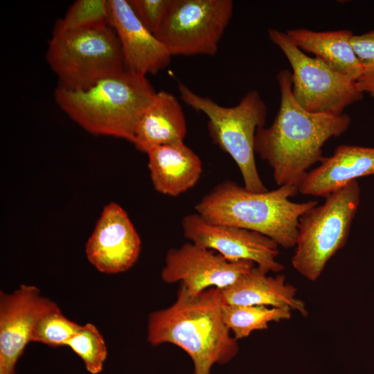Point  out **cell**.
<instances>
[{"mask_svg":"<svg viewBox=\"0 0 374 374\" xmlns=\"http://www.w3.org/2000/svg\"><path fill=\"white\" fill-rule=\"evenodd\" d=\"M276 78L279 109L270 126L257 130L254 150L271 168L278 186L298 187L309 168L324 157L326 142L346 132L351 118L345 113L333 115L304 109L293 96L291 71L280 70Z\"/></svg>","mask_w":374,"mask_h":374,"instance_id":"obj_1","label":"cell"},{"mask_svg":"<svg viewBox=\"0 0 374 374\" xmlns=\"http://www.w3.org/2000/svg\"><path fill=\"white\" fill-rule=\"evenodd\" d=\"M221 290L208 288L195 296L180 284L175 301L149 314L148 342L152 346L171 344L184 350L194 366L193 374H211L215 364H226L239 346L225 324Z\"/></svg>","mask_w":374,"mask_h":374,"instance_id":"obj_2","label":"cell"},{"mask_svg":"<svg viewBox=\"0 0 374 374\" xmlns=\"http://www.w3.org/2000/svg\"><path fill=\"white\" fill-rule=\"evenodd\" d=\"M157 92L146 76L129 70L82 88L58 85L59 107L86 131L133 143L136 125Z\"/></svg>","mask_w":374,"mask_h":374,"instance_id":"obj_3","label":"cell"},{"mask_svg":"<svg viewBox=\"0 0 374 374\" xmlns=\"http://www.w3.org/2000/svg\"><path fill=\"white\" fill-rule=\"evenodd\" d=\"M298 193V187L288 185L251 192L227 180L205 195L195 209L211 222L258 232L288 249L296 245L299 217L318 203L292 202L290 198Z\"/></svg>","mask_w":374,"mask_h":374,"instance_id":"obj_4","label":"cell"},{"mask_svg":"<svg viewBox=\"0 0 374 374\" xmlns=\"http://www.w3.org/2000/svg\"><path fill=\"white\" fill-rule=\"evenodd\" d=\"M184 103L208 118L207 129L213 143L229 154L238 166L249 191H267L260 177L255 161L254 140L258 128L265 125L267 105L256 90L248 91L239 103L224 107L209 97L197 94L179 82Z\"/></svg>","mask_w":374,"mask_h":374,"instance_id":"obj_5","label":"cell"},{"mask_svg":"<svg viewBox=\"0 0 374 374\" xmlns=\"http://www.w3.org/2000/svg\"><path fill=\"white\" fill-rule=\"evenodd\" d=\"M360 193L357 181H350L299 217L292 265L308 280H317L330 259L346 244Z\"/></svg>","mask_w":374,"mask_h":374,"instance_id":"obj_6","label":"cell"},{"mask_svg":"<svg viewBox=\"0 0 374 374\" xmlns=\"http://www.w3.org/2000/svg\"><path fill=\"white\" fill-rule=\"evenodd\" d=\"M46 61L59 84L82 88L125 70L118 37L111 26L71 30H53Z\"/></svg>","mask_w":374,"mask_h":374,"instance_id":"obj_7","label":"cell"},{"mask_svg":"<svg viewBox=\"0 0 374 374\" xmlns=\"http://www.w3.org/2000/svg\"><path fill=\"white\" fill-rule=\"evenodd\" d=\"M269 39L285 55L291 68L292 92L304 109L333 115L363 98L355 81L335 71L317 57H310L285 32L268 30Z\"/></svg>","mask_w":374,"mask_h":374,"instance_id":"obj_8","label":"cell"},{"mask_svg":"<svg viewBox=\"0 0 374 374\" xmlns=\"http://www.w3.org/2000/svg\"><path fill=\"white\" fill-rule=\"evenodd\" d=\"M233 10L231 0H172L154 35L172 55H214Z\"/></svg>","mask_w":374,"mask_h":374,"instance_id":"obj_9","label":"cell"},{"mask_svg":"<svg viewBox=\"0 0 374 374\" xmlns=\"http://www.w3.org/2000/svg\"><path fill=\"white\" fill-rule=\"evenodd\" d=\"M185 238L215 251L229 261L251 260L266 272L277 273L284 266L276 260L278 244L272 239L248 229L211 222L197 213L181 221Z\"/></svg>","mask_w":374,"mask_h":374,"instance_id":"obj_10","label":"cell"},{"mask_svg":"<svg viewBox=\"0 0 374 374\" xmlns=\"http://www.w3.org/2000/svg\"><path fill=\"white\" fill-rule=\"evenodd\" d=\"M255 265L251 260L229 261L190 242L168 251L161 278L168 284L179 282L190 296H195L211 287L222 290L231 285Z\"/></svg>","mask_w":374,"mask_h":374,"instance_id":"obj_11","label":"cell"},{"mask_svg":"<svg viewBox=\"0 0 374 374\" xmlns=\"http://www.w3.org/2000/svg\"><path fill=\"white\" fill-rule=\"evenodd\" d=\"M141 240L126 211L115 202L107 204L85 245L89 262L100 272L126 271L137 261Z\"/></svg>","mask_w":374,"mask_h":374,"instance_id":"obj_12","label":"cell"},{"mask_svg":"<svg viewBox=\"0 0 374 374\" xmlns=\"http://www.w3.org/2000/svg\"><path fill=\"white\" fill-rule=\"evenodd\" d=\"M53 303L34 285L21 284L12 292L1 291L0 374H16L37 319Z\"/></svg>","mask_w":374,"mask_h":374,"instance_id":"obj_13","label":"cell"},{"mask_svg":"<svg viewBox=\"0 0 374 374\" xmlns=\"http://www.w3.org/2000/svg\"><path fill=\"white\" fill-rule=\"evenodd\" d=\"M110 26L119 40L125 69L146 76L170 63L166 46L139 20L128 0H109Z\"/></svg>","mask_w":374,"mask_h":374,"instance_id":"obj_14","label":"cell"},{"mask_svg":"<svg viewBox=\"0 0 374 374\" xmlns=\"http://www.w3.org/2000/svg\"><path fill=\"white\" fill-rule=\"evenodd\" d=\"M374 175V148L341 145L308 172L298 186L305 195L326 197L357 178Z\"/></svg>","mask_w":374,"mask_h":374,"instance_id":"obj_15","label":"cell"},{"mask_svg":"<svg viewBox=\"0 0 374 374\" xmlns=\"http://www.w3.org/2000/svg\"><path fill=\"white\" fill-rule=\"evenodd\" d=\"M267 274L255 265L231 285L220 290L223 303L281 308L306 316L305 303L296 296V288L285 283V275L272 277Z\"/></svg>","mask_w":374,"mask_h":374,"instance_id":"obj_16","label":"cell"},{"mask_svg":"<svg viewBox=\"0 0 374 374\" xmlns=\"http://www.w3.org/2000/svg\"><path fill=\"white\" fill-rule=\"evenodd\" d=\"M146 154L152 183L161 194L177 197L193 188L200 179L202 161L184 142L155 146Z\"/></svg>","mask_w":374,"mask_h":374,"instance_id":"obj_17","label":"cell"},{"mask_svg":"<svg viewBox=\"0 0 374 374\" xmlns=\"http://www.w3.org/2000/svg\"><path fill=\"white\" fill-rule=\"evenodd\" d=\"M186 134V120L179 100L160 91L140 118L132 143L146 153L155 146L184 142Z\"/></svg>","mask_w":374,"mask_h":374,"instance_id":"obj_18","label":"cell"},{"mask_svg":"<svg viewBox=\"0 0 374 374\" xmlns=\"http://www.w3.org/2000/svg\"><path fill=\"white\" fill-rule=\"evenodd\" d=\"M286 34L304 53H310L327 65L357 82L362 68L350 43V30L314 31L306 28L289 29Z\"/></svg>","mask_w":374,"mask_h":374,"instance_id":"obj_19","label":"cell"},{"mask_svg":"<svg viewBox=\"0 0 374 374\" xmlns=\"http://www.w3.org/2000/svg\"><path fill=\"white\" fill-rule=\"evenodd\" d=\"M222 313L225 324L238 341L253 331L267 329L270 322L288 320L292 317L291 311L285 309L224 303Z\"/></svg>","mask_w":374,"mask_h":374,"instance_id":"obj_20","label":"cell"},{"mask_svg":"<svg viewBox=\"0 0 374 374\" xmlns=\"http://www.w3.org/2000/svg\"><path fill=\"white\" fill-rule=\"evenodd\" d=\"M80 325L68 319L54 302L38 317L33 327L31 342L51 347L66 346Z\"/></svg>","mask_w":374,"mask_h":374,"instance_id":"obj_21","label":"cell"},{"mask_svg":"<svg viewBox=\"0 0 374 374\" xmlns=\"http://www.w3.org/2000/svg\"><path fill=\"white\" fill-rule=\"evenodd\" d=\"M104 26H110L109 0H77L64 17L57 20L53 30H79Z\"/></svg>","mask_w":374,"mask_h":374,"instance_id":"obj_22","label":"cell"},{"mask_svg":"<svg viewBox=\"0 0 374 374\" xmlns=\"http://www.w3.org/2000/svg\"><path fill=\"white\" fill-rule=\"evenodd\" d=\"M66 346L81 359L89 373L98 374L103 371L107 348L103 335L93 323L80 325Z\"/></svg>","mask_w":374,"mask_h":374,"instance_id":"obj_23","label":"cell"},{"mask_svg":"<svg viewBox=\"0 0 374 374\" xmlns=\"http://www.w3.org/2000/svg\"><path fill=\"white\" fill-rule=\"evenodd\" d=\"M350 43L362 68L357 84L363 93L374 97V30L361 35L353 34Z\"/></svg>","mask_w":374,"mask_h":374,"instance_id":"obj_24","label":"cell"},{"mask_svg":"<svg viewBox=\"0 0 374 374\" xmlns=\"http://www.w3.org/2000/svg\"><path fill=\"white\" fill-rule=\"evenodd\" d=\"M142 24L154 35L159 28L172 0H128Z\"/></svg>","mask_w":374,"mask_h":374,"instance_id":"obj_25","label":"cell"}]
</instances>
